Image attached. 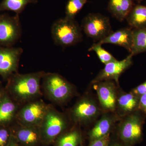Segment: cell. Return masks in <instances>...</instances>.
<instances>
[{
  "label": "cell",
  "mask_w": 146,
  "mask_h": 146,
  "mask_svg": "<svg viewBox=\"0 0 146 146\" xmlns=\"http://www.w3.org/2000/svg\"><path fill=\"white\" fill-rule=\"evenodd\" d=\"M118 103L123 111L130 112L138 107L139 102L137 96L133 93H129L121 96L118 100Z\"/></svg>",
  "instance_id": "44dd1931"
},
{
  "label": "cell",
  "mask_w": 146,
  "mask_h": 146,
  "mask_svg": "<svg viewBox=\"0 0 146 146\" xmlns=\"http://www.w3.org/2000/svg\"><path fill=\"white\" fill-rule=\"evenodd\" d=\"M17 109L16 104L9 98L4 96L0 99V124L10 121Z\"/></svg>",
  "instance_id": "e0dca14e"
},
{
  "label": "cell",
  "mask_w": 146,
  "mask_h": 146,
  "mask_svg": "<svg viewBox=\"0 0 146 146\" xmlns=\"http://www.w3.org/2000/svg\"><path fill=\"white\" fill-rule=\"evenodd\" d=\"M23 50L20 47H0V75L6 77L16 72Z\"/></svg>",
  "instance_id": "ba28073f"
},
{
  "label": "cell",
  "mask_w": 146,
  "mask_h": 146,
  "mask_svg": "<svg viewBox=\"0 0 146 146\" xmlns=\"http://www.w3.org/2000/svg\"><path fill=\"white\" fill-rule=\"evenodd\" d=\"M126 20L132 29L146 28V6L134 5Z\"/></svg>",
  "instance_id": "9a60e30c"
},
{
  "label": "cell",
  "mask_w": 146,
  "mask_h": 146,
  "mask_svg": "<svg viewBox=\"0 0 146 146\" xmlns=\"http://www.w3.org/2000/svg\"><path fill=\"white\" fill-rule=\"evenodd\" d=\"M133 1L136 2L138 4H140L143 1V0H133Z\"/></svg>",
  "instance_id": "f546056e"
},
{
  "label": "cell",
  "mask_w": 146,
  "mask_h": 146,
  "mask_svg": "<svg viewBox=\"0 0 146 146\" xmlns=\"http://www.w3.org/2000/svg\"><path fill=\"white\" fill-rule=\"evenodd\" d=\"M44 72L15 74L10 80L11 91L21 102H31L41 94V81Z\"/></svg>",
  "instance_id": "6da1fadb"
},
{
  "label": "cell",
  "mask_w": 146,
  "mask_h": 146,
  "mask_svg": "<svg viewBox=\"0 0 146 146\" xmlns=\"http://www.w3.org/2000/svg\"><path fill=\"white\" fill-rule=\"evenodd\" d=\"M81 27L86 36L95 42L101 41L113 32L109 18L100 13L88 14Z\"/></svg>",
  "instance_id": "277c9868"
},
{
  "label": "cell",
  "mask_w": 146,
  "mask_h": 146,
  "mask_svg": "<svg viewBox=\"0 0 146 146\" xmlns=\"http://www.w3.org/2000/svg\"><path fill=\"white\" fill-rule=\"evenodd\" d=\"M98 112V108L94 103L84 100L76 105L73 110V115L76 120L82 121L93 117Z\"/></svg>",
  "instance_id": "5bb4252c"
},
{
  "label": "cell",
  "mask_w": 146,
  "mask_h": 146,
  "mask_svg": "<svg viewBox=\"0 0 146 146\" xmlns=\"http://www.w3.org/2000/svg\"><path fill=\"white\" fill-rule=\"evenodd\" d=\"M133 31V44L130 54L134 56L146 52V28Z\"/></svg>",
  "instance_id": "d6986e66"
},
{
  "label": "cell",
  "mask_w": 146,
  "mask_h": 146,
  "mask_svg": "<svg viewBox=\"0 0 146 146\" xmlns=\"http://www.w3.org/2000/svg\"><path fill=\"white\" fill-rule=\"evenodd\" d=\"M19 15L0 14V47H13L22 35Z\"/></svg>",
  "instance_id": "5b68a950"
},
{
  "label": "cell",
  "mask_w": 146,
  "mask_h": 146,
  "mask_svg": "<svg viewBox=\"0 0 146 146\" xmlns=\"http://www.w3.org/2000/svg\"><path fill=\"white\" fill-rule=\"evenodd\" d=\"M96 82V88L100 102L105 109L113 110L115 108L116 98L114 84L110 80Z\"/></svg>",
  "instance_id": "7c38bea8"
},
{
  "label": "cell",
  "mask_w": 146,
  "mask_h": 146,
  "mask_svg": "<svg viewBox=\"0 0 146 146\" xmlns=\"http://www.w3.org/2000/svg\"><path fill=\"white\" fill-rule=\"evenodd\" d=\"M49 108L42 100L29 102L18 112V119L23 126L39 127Z\"/></svg>",
  "instance_id": "52a82bcc"
},
{
  "label": "cell",
  "mask_w": 146,
  "mask_h": 146,
  "mask_svg": "<svg viewBox=\"0 0 146 146\" xmlns=\"http://www.w3.org/2000/svg\"><path fill=\"white\" fill-rule=\"evenodd\" d=\"M100 44H110L122 47L131 52L133 44V31L129 28H123L112 32L107 37L98 42Z\"/></svg>",
  "instance_id": "8fae6325"
},
{
  "label": "cell",
  "mask_w": 146,
  "mask_h": 146,
  "mask_svg": "<svg viewBox=\"0 0 146 146\" xmlns=\"http://www.w3.org/2000/svg\"><path fill=\"white\" fill-rule=\"evenodd\" d=\"M36 0H3L0 3V12L9 11L19 15L30 3H35Z\"/></svg>",
  "instance_id": "ac0fdd59"
},
{
  "label": "cell",
  "mask_w": 146,
  "mask_h": 146,
  "mask_svg": "<svg viewBox=\"0 0 146 146\" xmlns=\"http://www.w3.org/2000/svg\"><path fill=\"white\" fill-rule=\"evenodd\" d=\"M87 1V0H68L65 7V18L74 20Z\"/></svg>",
  "instance_id": "7402d4cb"
},
{
  "label": "cell",
  "mask_w": 146,
  "mask_h": 146,
  "mask_svg": "<svg viewBox=\"0 0 146 146\" xmlns=\"http://www.w3.org/2000/svg\"><path fill=\"white\" fill-rule=\"evenodd\" d=\"M133 93L137 96L146 94V81L133 89Z\"/></svg>",
  "instance_id": "4316f807"
},
{
  "label": "cell",
  "mask_w": 146,
  "mask_h": 146,
  "mask_svg": "<svg viewBox=\"0 0 146 146\" xmlns=\"http://www.w3.org/2000/svg\"><path fill=\"white\" fill-rule=\"evenodd\" d=\"M39 127L23 126L17 132V138L22 143L27 145H33L39 141L40 131L37 128Z\"/></svg>",
  "instance_id": "2e32d148"
},
{
  "label": "cell",
  "mask_w": 146,
  "mask_h": 146,
  "mask_svg": "<svg viewBox=\"0 0 146 146\" xmlns=\"http://www.w3.org/2000/svg\"><path fill=\"white\" fill-rule=\"evenodd\" d=\"M111 122L108 118H104L97 123L90 133L93 141L99 139L108 134L111 127Z\"/></svg>",
  "instance_id": "ffe728a7"
},
{
  "label": "cell",
  "mask_w": 146,
  "mask_h": 146,
  "mask_svg": "<svg viewBox=\"0 0 146 146\" xmlns=\"http://www.w3.org/2000/svg\"><path fill=\"white\" fill-rule=\"evenodd\" d=\"M99 43H94L89 49V51H94L100 60L105 65L107 63L117 60L112 54L102 47Z\"/></svg>",
  "instance_id": "603a6c76"
},
{
  "label": "cell",
  "mask_w": 146,
  "mask_h": 146,
  "mask_svg": "<svg viewBox=\"0 0 146 146\" xmlns=\"http://www.w3.org/2000/svg\"><path fill=\"white\" fill-rule=\"evenodd\" d=\"M8 146H17V145L16 142L14 141L13 139H12L10 143H9V145H8Z\"/></svg>",
  "instance_id": "f1b7e54d"
},
{
  "label": "cell",
  "mask_w": 146,
  "mask_h": 146,
  "mask_svg": "<svg viewBox=\"0 0 146 146\" xmlns=\"http://www.w3.org/2000/svg\"><path fill=\"white\" fill-rule=\"evenodd\" d=\"M133 56L130 54L122 60L119 61L117 60L106 64L104 68L100 72L93 82L96 83L112 80L118 82L120 75L133 63Z\"/></svg>",
  "instance_id": "9c48e42d"
},
{
  "label": "cell",
  "mask_w": 146,
  "mask_h": 146,
  "mask_svg": "<svg viewBox=\"0 0 146 146\" xmlns=\"http://www.w3.org/2000/svg\"><path fill=\"white\" fill-rule=\"evenodd\" d=\"M133 0H109L108 10L114 18L123 22L134 6Z\"/></svg>",
  "instance_id": "4fadbf2b"
},
{
  "label": "cell",
  "mask_w": 146,
  "mask_h": 146,
  "mask_svg": "<svg viewBox=\"0 0 146 146\" xmlns=\"http://www.w3.org/2000/svg\"><path fill=\"white\" fill-rule=\"evenodd\" d=\"M109 133L105 136L92 141L89 146H108L109 142Z\"/></svg>",
  "instance_id": "d4e9b609"
},
{
  "label": "cell",
  "mask_w": 146,
  "mask_h": 146,
  "mask_svg": "<svg viewBox=\"0 0 146 146\" xmlns=\"http://www.w3.org/2000/svg\"><path fill=\"white\" fill-rule=\"evenodd\" d=\"M80 140L79 133L74 131L62 136L58 140L57 146H77Z\"/></svg>",
  "instance_id": "cb8c5ba5"
},
{
  "label": "cell",
  "mask_w": 146,
  "mask_h": 146,
  "mask_svg": "<svg viewBox=\"0 0 146 146\" xmlns=\"http://www.w3.org/2000/svg\"><path fill=\"white\" fill-rule=\"evenodd\" d=\"M121 137L123 141L130 144L136 143L141 140L142 122L139 116L133 115L128 118L121 128Z\"/></svg>",
  "instance_id": "30bf717a"
},
{
  "label": "cell",
  "mask_w": 146,
  "mask_h": 146,
  "mask_svg": "<svg viewBox=\"0 0 146 146\" xmlns=\"http://www.w3.org/2000/svg\"><path fill=\"white\" fill-rule=\"evenodd\" d=\"M66 125V121L62 115L50 107L39 125V131L45 141L49 142L58 136Z\"/></svg>",
  "instance_id": "8992f818"
},
{
  "label": "cell",
  "mask_w": 146,
  "mask_h": 146,
  "mask_svg": "<svg viewBox=\"0 0 146 146\" xmlns=\"http://www.w3.org/2000/svg\"><path fill=\"white\" fill-rule=\"evenodd\" d=\"M138 107L146 114V94L141 96Z\"/></svg>",
  "instance_id": "83f0119b"
},
{
  "label": "cell",
  "mask_w": 146,
  "mask_h": 146,
  "mask_svg": "<svg viewBox=\"0 0 146 146\" xmlns=\"http://www.w3.org/2000/svg\"><path fill=\"white\" fill-rule=\"evenodd\" d=\"M9 133L5 129H0V146H5L7 143Z\"/></svg>",
  "instance_id": "484cf974"
},
{
  "label": "cell",
  "mask_w": 146,
  "mask_h": 146,
  "mask_svg": "<svg viewBox=\"0 0 146 146\" xmlns=\"http://www.w3.org/2000/svg\"><path fill=\"white\" fill-rule=\"evenodd\" d=\"M52 40L56 45L66 48L77 44L83 39L82 29L75 20L64 17L55 21L51 29Z\"/></svg>",
  "instance_id": "7a4b0ae2"
},
{
  "label": "cell",
  "mask_w": 146,
  "mask_h": 146,
  "mask_svg": "<svg viewBox=\"0 0 146 146\" xmlns=\"http://www.w3.org/2000/svg\"><path fill=\"white\" fill-rule=\"evenodd\" d=\"M42 86L46 95L52 101L62 102L68 99L72 92V86L59 74L45 73Z\"/></svg>",
  "instance_id": "3957f363"
},
{
  "label": "cell",
  "mask_w": 146,
  "mask_h": 146,
  "mask_svg": "<svg viewBox=\"0 0 146 146\" xmlns=\"http://www.w3.org/2000/svg\"><path fill=\"white\" fill-rule=\"evenodd\" d=\"M113 146H119L118 145H114Z\"/></svg>",
  "instance_id": "4dcf8cb0"
}]
</instances>
